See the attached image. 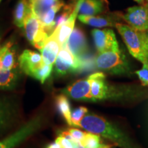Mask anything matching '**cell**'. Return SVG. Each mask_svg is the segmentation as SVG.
Returning a JSON list of instances; mask_svg holds the SVG:
<instances>
[{
  "instance_id": "1",
  "label": "cell",
  "mask_w": 148,
  "mask_h": 148,
  "mask_svg": "<svg viewBox=\"0 0 148 148\" xmlns=\"http://www.w3.org/2000/svg\"><path fill=\"white\" fill-rule=\"evenodd\" d=\"M79 127L88 132L104 136L123 148H130L126 138L117 129L106 119L96 114L84 115L79 122Z\"/></svg>"
},
{
  "instance_id": "2",
  "label": "cell",
  "mask_w": 148,
  "mask_h": 148,
  "mask_svg": "<svg viewBox=\"0 0 148 148\" xmlns=\"http://www.w3.org/2000/svg\"><path fill=\"white\" fill-rule=\"evenodd\" d=\"M123 38L130 53L144 64L148 62L146 32L138 31L127 24L116 23L114 26Z\"/></svg>"
},
{
  "instance_id": "3",
  "label": "cell",
  "mask_w": 148,
  "mask_h": 148,
  "mask_svg": "<svg viewBox=\"0 0 148 148\" xmlns=\"http://www.w3.org/2000/svg\"><path fill=\"white\" fill-rule=\"evenodd\" d=\"M44 123V116L37 114L26 122L17 130L8 135L3 139H0V148H16L25 140L35 134Z\"/></svg>"
},
{
  "instance_id": "4",
  "label": "cell",
  "mask_w": 148,
  "mask_h": 148,
  "mask_svg": "<svg viewBox=\"0 0 148 148\" xmlns=\"http://www.w3.org/2000/svg\"><path fill=\"white\" fill-rule=\"evenodd\" d=\"M27 39L36 49L40 51L49 36L42 26L40 19L32 12H29L24 23Z\"/></svg>"
},
{
  "instance_id": "5",
  "label": "cell",
  "mask_w": 148,
  "mask_h": 148,
  "mask_svg": "<svg viewBox=\"0 0 148 148\" xmlns=\"http://www.w3.org/2000/svg\"><path fill=\"white\" fill-rule=\"evenodd\" d=\"M94 63L99 69L106 71H121L126 66L125 55L119 49L99 53L94 60Z\"/></svg>"
},
{
  "instance_id": "6",
  "label": "cell",
  "mask_w": 148,
  "mask_h": 148,
  "mask_svg": "<svg viewBox=\"0 0 148 148\" xmlns=\"http://www.w3.org/2000/svg\"><path fill=\"white\" fill-rule=\"evenodd\" d=\"M55 71L59 75L79 71L80 61L66 47V44L61 46L58 56L55 61Z\"/></svg>"
},
{
  "instance_id": "7",
  "label": "cell",
  "mask_w": 148,
  "mask_h": 148,
  "mask_svg": "<svg viewBox=\"0 0 148 148\" xmlns=\"http://www.w3.org/2000/svg\"><path fill=\"white\" fill-rule=\"evenodd\" d=\"M121 18L133 28L142 32L148 31V8L145 5L130 7Z\"/></svg>"
},
{
  "instance_id": "8",
  "label": "cell",
  "mask_w": 148,
  "mask_h": 148,
  "mask_svg": "<svg viewBox=\"0 0 148 148\" xmlns=\"http://www.w3.org/2000/svg\"><path fill=\"white\" fill-rule=\"evenodd\" d=\"M92 35L95 47L99 53L119 49L115 34L112 29H94L92 31Z\"/></svg>"
},
{
  "instance_id": "9",
  "label": "cell",
  "mask_w": 148,
  "mask_h": 148,
  "mask_svg": "<svg viewBox=\"0 0 148 148\" xmlns=\"http://www.w3.org/2000/svg\"><path fill=\"white\" fill-rule=\"evenodd\" d=\"M82 1L83 0H77L75 3V8H74L73 12H72L69 18L63 23L56 27L53 33L51 34L56 37V38L61 46L66 43L69 36L71 34L72 31H73L74 25H75V19H76L79 14V9Z\"/></svg>"
},
{
  "instance_id": "10",
  "label": "cell",
  "mask_w": 148,
  "mask_h": 148,
  "mask_svg": "<svg viewBox=\"0 0 148 148\" xmlns=\"http://www.w3.org/2000/svg\"><path fill=\"white\" fill-rule=\"evenodd\" d=\"M16 106L10 97L0 95V133L4 131L16 116Z\"/></svg>"
},
{
  "instance_id": "11",
  "label": "cell",
  "mask_w": 148,
  "mask_h": 148,
  "mask_svg": "<svg viewBox=\"0 0 148 148\" xmlns=\"http://www.w3.org/2000/svg\"><path fill=\"white\" fill-rule=\"evenodd\" d=\"M18 61L21 71L29 76L44 64L41 55L29 49L24 50L18 57Z\"/></svg>"
},
{
  "instance_id": "12",
  "label": "cell",
  "mask_w": 148,
  "mask_h": 148,
  "mask_svg": "<svg viewBox=\"0 0 148 148\" xmlns=\"http://www.w3.org/2000/svg\"><path fill=\"white\" fill-rule=\"evenodd\" d=\"M91 80L92 76L90 75L87 78L77 80L76 82L66 87L64 91L66 95L75 100H91L90 95Z\"/></svg>"
},
{
  "instance_id": "13",
  "label": "cell",
  "mask_w": 148,
  "mask_h": 148,
  "mask_svg": "<svg viewBox=\"0 0 148 148\" xmlns=\"http://www.w3.org/2000/svg\"><path fill=\"white\" fill-rule=\"evenodd\" d=\"M121 14L119 12L110 14H103L101 15L88 16L84 14H78V19L83 23L95 27H113L118 22L119 18H121Z\"/></svg>"
},
{
  "instance_id": "14",
  "label": "cell",
  "mask_w": 148,
  "mask_h": 148,
  "mask_svg": "<svg viewBox=\"0 0 148 148\" xmlns=\"http://www.w3.org/2000/svg\"><path fill=\"white\" fill-rule=\"evenodd\" d=\"M65 44L71 52L77 58L85 54L87 50L86 36L79 27H74Z\"/></svg>"
},
{
  "instance_id": "15",
  "label": "cell",
  "mask_w": 148,
  "mask_h": 148,
  "mask_svg": "<svg viewBox=\"0 0 148 148\" xmlns=\"http://www.w3.org/2000/svg\"><path fill=\"white\" fill-rule=\"evenodd\" d=\"M17 67L16 49L12 41H8L0 46V69L11 70Z\"/></svg>"
},
{
  "instance_id": "16",
  "label": "cell",
  "mask_w": 148,
  "mask_h": 148,
  "mask_svg": "<svg viewBox=\"0 0 148 148\" xmlns=\"http://www.w3.org/2000/svg\"><path fill=\"white\" fill-rule=\"evenodd\" d=\"M60 48L61 45L56 37L53 34H51L48 37L43 47L40 50L43 63L46 64L54 63Z\"/></svg>"
},
{
  "instance_id": "17",
  "label": "cell",
  "mask_w": 148,
  "mask_h": 148,
  "mask_svg": "<svg viewBox=\"0 0 148 148\" xmlns=\"http://www.w3.org/2000/svg\"><path fill=\"white\" fill-rule=\"evenodd\" d=\"M92 80L90 84V99L92 101L102 99L107 95V88L105 82V75L101 72L91 74Z\"/></svg>"
},
{
  "instance_id": "18",
  "label": "cell",
  "mask_w": 148,
  "mask_h": 148,
  "mask_svg": "<svg viewBox=\"0 0 148 148\" xmlns=\"http://www.w3.org/2000/svg\"><path fill=\"white\" fill-rule=\"evenodd\" d=\"M20 78L17 69L3 70L0 69V90H12L16 87Z\"/></svg>"
},
{
  "instance_id": "19",
  "label": "cell",
  "mask_w": 148,
  "mask_h": 148,
  "mask_svg": "<svg viewBox=\"0 0 148 148\" xmlns=\"http://www.w3.org/2000/svg\"><path fill=\"white\" fill-rule=\"evenodd\" d=\"M106 5L103 0H83L78 14L92 16L104 12Z\"/></svg>"
},
{
  "instance_id": "20",
  "label": "cell",
  "mask_w": 148,
  "mask_h": 148,
  "mask_svg": "<svg viewBox=\"0 0 148 148\" xmlns=\"http://www.w3.org/2000/svg\"><path fill=\"white\" fill-rule=\"evenodd\" d=\"M64 5V3L62 1H59L56 4H55L53 6L47 10V12L44 14V15L42 16L40 21L41 22L42 26L47 34L50 36L52 34L53 30L55 29V16L58 11L60 10Z\"/></svg>"
},
{
  "instance_id": "21",
  "label": "cell",
  "mask_w": 148,
  "mask_h": 148,
  "mask_svg": "<svg viewBox=\"0 0 148 148\" xmlns=\"http://www.w3.org/2000/svg\"><path fill=\"white\" fill-rule=\"evenodd\" d=\"M60 0H29L30 11L39 19Z\"/></svg>"
},
{
  "instance_id": "22",
  "label": "cell",
  "mask_w": 148,
  "mask_h": 148,
  "mask_svg": "<svg viewBox=\"0 0 148 148\" xmlns=\"http://www.w3.org/2000/svg\"><path fill=\"white\" fill-rule=\"evenodd\" d=\"M30 12L27 0H18L14 10V23L18 27H24L25 18Z\"/></svg>"
},
{
  "instance_id": "23",
  "label": "cell",
  "mask_w": 148,
  "mask_h": 148,
  "mask_svg": "<svg viewBox=\"0 0 148 148\" xmlns=\"http://www.w3.org/2000/svg\"><path fill=\"white\" fill-rule=\"evenodd\" d=\"M55 104L57 110L58 111L60 115L64 118L66 123L69 125H71V106L69 99H67L66 95H58L55 98Z\"/></svg>"
},
{
  "instance_id": "24",
  "label": "cell",
  "mask_w": 148,
  "mask_h": 148,
  "mask_svg": "<svg viewBox=\"0 0 148 148\" xmlns=\"http://www.w3.org/2000/svg\"><path fill=\"white\" fill-rule=\"evenodd\" d=\"M52 69L53 64H43L32 74L31 77L38 80L41 84H44V82L50 76Z\"/></svg>"
},
{
  "instance_id": "25",
  "label": "cell",
  "mask_w": 148,
  "mask_h": 148,
  "mask_svg": "<svg viewBox=\"0 0 148 148\" xmlns=\"http://www.w3.org/2000/svg\"><path fill=\"white\" fill-rule=\"evenodd\" d=\"M82 143L85 148H101L104 146L101 143L99 135L90 132L86 133Z\"/></svg>"
},
{
  "instance_id": "26",
  "label": "cell",
  "mask_w": 148,
  "mask_h": 148,
  "mask_svg": "<svg viewBox=\"0 0 148 148\" xmlns=\"http://www.w3.org/2000/svg\"><path fill=\"white\" fill-rule=\"evenodd\" d=\"M88 112V109L86 107L80 106L74 109L71 112V119L72 126L79 127V122L85 114Z\"/></svg>"
},
{
  "instance_id": "27",
  "label": "cell",
  "mask_w": 148,
  "mask_h": 148,
  "mask_svg": "<svg viewBox=\"0 0 148 148\" xmlns=\"http://www.w3.org/2000/svg\"><path fill=\"white\" fill-rule=\"evenodd\" d=\"M135 73L139 77L142 83L148 86V62L143 64V68L136 71Z\"/></svg>"
},
{
  "instance_id": "28",
  "label": "cell",
  "mask_w": 148,
  "mask_h": 148,
  "mask_svg": "<svg viewBox=\"0 0 148 148\" xmlns=\"http://www.w3.org/2000/svg\"><path fill=\"white\" fill-rule=\"evenodd\" d=\"M68 131H69V132L71 134V136H73L75 140H79V141L81 142H82L83 139H84L86 133L76 128H69L68 130Z\"/></svg>"
},
{
  "instance_id": "29",
  "label": "cell",
  "mask_w": 148,
  "mask_h": 148,
  "mask_svg": "<svg viewBox=\"0 0 148 148\" xmlns=\"http://www.w3.org/2000/svg\"><path fill=\"white\" fill-rule=\"evenodd\" d=\"M58 143L60 144L62 148H73V143L71 140L62 136H58L56 139Z\"/></svg>"
},
{
  "instance_id": "30",
  "label": "cell",
  "mask_w": 148,
  "mask_h": 148,
  "mask_svg": "<svg viewBox=\"0 0 148 148\" xmlns=\"http://www.w3.org/2000/svg\"><path fill=\"white\" fill-rule=\"evenodd\" d=\"M45 148H62V147L56 140H55L54 142H51V143L47 144Z\"/></svg>"
},
{
  "instance_id": "31",
  "label": "cell",
  "mask_w": 148,
  "mask_h": 148,
  "mask_svg": "<svg viewBox=\"0 0 148 148\" xmlns=\"http://www.w3.org/2000/svg\"><path fill=\"white\" fill-rule=\"evenodd\" d=\"M146 44H147V47L148 48V31L146 32Z\"/></svg>"
},
{
  "instance_id": "32",
  "label": "cell",
  "mask_w": 148,
  "mask_h": 148,
  "mask_svg": "<svg viewBox=\"0 0 148 148\" xmlns=\"http://www.w3.org/2000/svg\"><path fill=\"white\" fill-rule=\"evenodd\" d=\"M143 3L144 5H145V6L148 8V0H144Z\"/></svg>"
},
{
  "instance_id": "33",
  "label": "cell",
  "mask_w": 148,
  "mask_h": 148,
  "mask_svg": "<svg viewBox=\"0 0 148 148\" xmlns=\"http://www.w3.org/2000/svg\"><path fill=\"white\" fill-rule=\"evenodd\" d=\"M134 1H136V2L138 3H143V1H144V0H134Z\"/></svg>"
},
{
  "instance_id": "34",
  "label": "cell",
  "mask_w": 148,
  "mask_h": 148,
  "mask_svg": "<svg viewBox=\"0 0 148 148\" xmlns=\"http://www.w3.org/2000/svg\"><path fill=\"white\" fill-rule=\"evenodd\" d=\"M101 148H110V147H109V146H106V145H104V146H103V147H101Z\"/></svg>"
},
{
  "instance_id": "35",
  "label": "cell",
  "mask_w": 148,
  "mask_h": 148,
  "mask_svg": "<svg viewBox=\"0 0 148 148\" xmlns=\"http://www.w3.org/2000/svg\"><path fill=\"white\" fill-rule=\"evenodd\" d=\"M1 32H0V40H1Z\"/></svg>"
},
{
  "instance_id": "36",
  "label": "cell",
  "mask_w": 148,
  "mask_h": 148,
  "mask_svg": "<svg viewBox=\"0 0 148 148\" xmlns=\"http://www.w3.org/2000/svg\"><path fill=\"white\" fill-rule=\"evenodd\" d=\"M1 0H0V2H1Z\"/></svg>"
}]
</instances>
